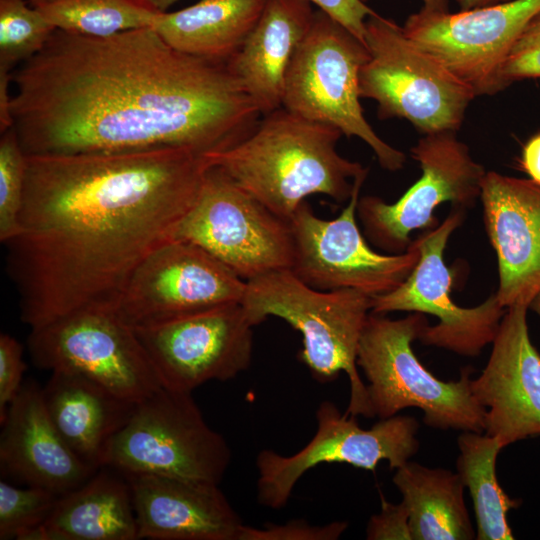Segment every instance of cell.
<instances>
[{"instance_id":"3957f363","label":"cell","mask_w":540,"mask_h":540,"mask_svg":"<svg viewBox=\"0 0 540 540\" xmlns=\"http://www.w3.org/2000/svg\"><path fill=\"white\" fill-rule=\"evenodd\" d=\"M337 128L283 107L262 115L254 130L229 149L206 154L237 185L289 221L309 196L349 200L355 178L368 170L341 156Z\"/></svg>"},{"instance_id":"2e32d148","label":"cell","mask_w":540,"mask_h":540,"mask_svg":"<svg viewBox=\"0 0 540 540\" xmlns=\"http://www.w3.org/2000/svg\"><path fill=\"white\" fill-rule=\"evenodd\" d=\"M246 281L198 245L172 239L136 268L114 311L132 329L241 302Z\"/></svg>"},{"instance_id":"52a82bcc","label":"cell","mask_w":540,"mask_h":540,"mask_svg":"<svg viewBox=\"0 0 540 540\" xmlns=\"http://www.w3.org/2000/svg\"><path fill=\"white\" fill-rule=\"evenodd\" d=\"M365 29L369 56L359 75L361 98L377 103L379 118L405 119L423 135L457 132L474 92L393 20L375 12Z\"/></svg>"},{"instance_id":"e0dca14e","label":"cell","mask_w":540,"mask_h":540,"mask_svg":"<svg viewBox=\"0 0 540 540\" xmlns=\"http://www.w3.org/2000/svg\"><path fill=\"white\" fill-rule=\"evenodd\" d=\"M253 327L241 302H234L134 331L162 385L192 393L208 381H227L248 369Z\"/></svg>"},{"instance_id":"5b68a950","label":"cell","mask_w":540,"mask_h":540,"mask_svg":"<svg viewBox=\"0 0 540 540\" xmlns=\"http://www.w3.org/2000/svg\"><path fill=\"white\" fill-rule=\"evenodd\" d=\"M428 324L423 313L401 319L370 312L357 349V365L365 374L374 417L385 419L414 407L432 428L483 433L485 409L470 389L472 369L461 370L457 381L445 382L416 357L412 342Z\"/></svg>"},{"instance_id":"cb8c5ba5","label":"cell","mask_w":540,"mask_h":540,"mask_svg":"<svg viewBox=\"0 0 540 540\" xmlns=\"http://www.w3.org/2000/svg\"><path fill=\"white\" fill-rule=\"evenodd\" d=\"M138 526L128 481L107 467L60 496L46 521L26 540H136Z\"/></svg>"},{"instance_id":"f35d334b","label":"cell","mask_w":540,"mask_h":540,"mask_svg":"<svg viewBox=\"0 0 540 540\" xmlns=\"http://www.w3.org/2000/svg\"><path fill=\"white\" fill-rule=\"evenodd\" d=\"M460 10H470L480 7L498 5L512 0H454Z\"/></svg>"},{"instance_id":"7c38bea8","label":"cell","mask_w":540,"mask_h":540,"mask_svg":"<svg viewBox=\"0 0 540 540\" xmlns=\"http://www.w3.org/2000/svg\"><path fill=\"white\" fill-rule=\"evenodd\" d=\"M317 429L312 439L298 452L284 456L270 449L256 457L257 500L260 505L280 509L287 505L299 479L323 463H345L375 471L386 460L397 469L419 449L418 421L406 415L380 419L362 429L356 417L341 414L337 406L322 401L316 410Z\"/></svg>"},{"instance_id":"ffe728a7","label":"cell","mask_w":540,"mask_h":540,"mask_svg":"<svg viewBox=\"0 0 540 540\" xmlns=\"http://www.w3.org/2000/svg\"><path fill=\"white\" fill-rule=\"evenodd\" d=\"M122 475L130 486L139 539L238 540L244 524L219 484Z\"/></svg>"},{"instance_id":"9a60e30c","label":"cell","mask_w":540,"mask_h":540,"mask_svg":"<svg viewBox=\"0 0 540 540\" xmlns=\"http://www.w3.org/2000/svg\"><path fill=\"white\" fill-rule=\"evenodd\" d=\"M539 10L540 0H512L458 12L421 8L407 17L402 29L475 96L493 95L504 90L502 67L522 29Z\"/></svg>"},{"instance_id":"484cf974","label":"cell","mask_w":540,"mask_h":540,"mask_svg":"<svg viewBox=\"0 0 540 540\" xmlns=\"http://www.w3.org/2000/svg\"><path fill=\"white\" fill-rule=\"evenodd\" d=\"M392 480L408 511L412 540L476 538L458 473L409 460L396 469Z\"/></svg>"},{"instance_id":"277c9868","label":"cell","mask_w":540,"mask_h":540,"mask_svg":"<svg viewBox=\"0 0 540 540\" xmlns=\"http://www.w3.org/2000/svg\"><path fill=\"white\" fill-rule=\"evenodd\" d=\"M253 326L268 317L286 321L302 335L299 360L327 383L344 372L350 385L345 413L374 417L357 365L359 340L371 312V296L354 289L318 290L283 269L246 281L241 301Z\"/></svg>"},{"instance_id":"d4e9b609","label":"cell","mask_w":540,"mask_h":540,"mask_svg":"<svg viewBox=\"0 0 540 540\" xmlns=\"http://www.w3.org/2000/svg\"><path fill=\"white\" fill-rule=\"evenodd\" d=\"M267 0H200L160 12L152 28L183 53L228 63L259 20Z\"/></svg>"},{"instance_id":"ab89813d","label":"cell","mask_w":540,"mask_h":540,"mask_svg":"<svg viewBox=\"0 0 540 540\" xmlns=\"http://www.w3.org/2000/svg\"><path fill=\"white\" fill-rule=\"evenodd\" d=\"M364 2L370 0H363ZM423 3L422 8L431 11H447L449 0H421Z\"/></svg>"},{"instance_id":"8992f818","label":"cell","mask_w":540,"mask_h":540,"mask_svg":"<svg viewBox=\"0 0 540 540\" xmlns=\"http://www.w3.org/2000/svg\"><path fill=\"white\" fill-rule=\"evenodd\" d=\"M368 56L365 43L323 11H315L288 67L281 107L361 139L380 166L394 172L406 156L375 132L360 103L359 75Z\"/></svg>"},{"instance_id":"5bb4252c","label":"cell","mask_w":540,"mask_h":540,"mask_svg":"<svg viewBox=\"0 0 540 540\" xmlns=\"http://www.w3.org/2000/svg\"><path fill=\"white\" fill-rule=\"evenodd\" d=\"M465 209L453 207L445 220L416 238L420 259L394 290L371 297V312H419L438 318L422 329L418 340L463 356H477L493 342L506 308L491 294L481 304L464 308L450 297L452 275L443 254L451 234L462 224Z\"/></svg>"},{"instance_id":"7a4b0ae2","label":"cell","mask_w":540,"mask_h":540,"mask_svg":"<svg viewBox=\"0 0 540 540\" xmlns=\"http://www.w3.org/2000/svg\"><path fill=\"white\" fill-rule=\"evenodd\" d=\"M210 166L185 148L27 155L19 232L4 244L21 321L33 329L115 311L140 263L173 239Z\"/></svg>"},{"instance_id":"60d3db41","label":"cell","mask_w":540,"mask_h":540,"mask_svg":"<svg viewBox=\"0 0 540 540\" xmlns=\"http://www.w3.org/2000/svg\"><path fill=\"white\" fill-rule=\"evenodd\" d=\"M158 11L166 12L178 0H148Z\"/></svg>"},{"instance_id":"6da1fadb","label":"cell","mask_w":540,"mask_h":540,"mask_svg":"<svg viewBox=\"0 0 540 540\" xmlns=\"http://www.w3.org/2000/svg\"><path fill=\"white\" fill-rule=\"evenodd\" d=\"M27 155L231 148L262 117L227 63L178 51L152 27L97 38L56 29L12 72Z\"/></svg>"},{"instance_id":"4dcf8cb0","label":"cell","mask_w":540,"mask_h":540,"mask_svg":"<svg viewBox=\"0 0 540 540\" xmlns=\"http://www.w3.org/2000/svg\"><path fill=\"white\" fill-rule=\"evenodd\" d=\"M26 169L27 155L12 126L0 138V241L3 244L19 232Z\"/></svg>"},{"instance_id":"e575fe53","label":"cell","mask_w":540,"mask_h":540,"mask_svg":"<svg viewBox=\"0 0 540 540\" xmlns=\"http://www.w3.org/2000/svg\"><path fill=\"white\" fill-rule=\"evenodd\" d=\"M368 540H412L409 529V514L401 501L388 502L381 495V510L368 521L366 528Z\"/></svg>"},{"instance_id":"7bdbcfd3","label":"cell","mask_w":540,"mask_h":540,"mask_svg":"<svg viewBox=\"0 0 540 540\" xmlns=\"http://www.w3.org/2000/svg\"><path fill=\"white\" fill-rule=\"evenodd\" d=\"M28 1H32V0H28Z\"/></svg>"},{"instance_id":"836d02e7","label":"cell","mask_w":540,"mask_h":540,"mask_svg":"<svg viewBox=\"0 0 540 540\" xmlns=\"http://www.w3.org/2000/svg\"><path fill=\"white\" fill-rule=\"evenodd\" d=\"M26 364L23 360V346L11 335H0V423H2L11 402L18 395L23 382Z\"/></svg>"},{"instance_id":"f1b7e54d","label":"cell","mask_w":540,"mask_h":540,"mask_svg":"<svg viewBox=\"0 0 540 540\" xmlns=\"http://www.w3.org/2000/svg\"><path fill=\"white\" fill-rule=\"evenodd\" d=\"M56 28L28 0H0V72L40 52Z\"/></svg>"},{"instance_id":"7402d4cb","label":"cell","mask_w":540,"mask_h":540,"mask_svg":"<svg viewBox=\"0 0 540 540\" xmlns=\"http://www.w3.org/2000/svg\"><path fill=\"white\" fill-rule=\"evenodd\" d=\"M42 397L50 420L66 444L95 470L105 467L112 439L138 403L66 370L51 371L42 387Z\"/></svg>"},{"instance_id":"9c48e42d","label":"cell","mask_w":540,"mask_h":540,"mask_svg":"<svg viewBox=\"0 0 540 540\" xmlns=\"http://www.w3.org/2000/svg\"><path fill=\"white\" fill-rule=\"evenodd\" d=\"M173 239L198 245L245 281L292 263L289 221L213 165Z\"/></svg>"},{"instance_id":"d6a6232c","label":"cell","mask_w":540,"mask_h":540,"mask_svg":"<svg viewBox=\"0 0 540 540\" xmlns=\"http://www.w3.org/2000/svg\"><path fill=\"white\" fill-rule=\"evenodd\" d=\"M347 529V523L334 521L313 525L305 520L284 524L266 523L263 527L243 525L238 540H336Z\"/></svg>"},{"instance_id":"ac0fdd59","label":"cell","mask_w":540,"mask_h":540,"mask_svg":"<svg viewBox=\"0 0 540 540\" xmlns=\"http://www.w3.org/2000/svg\"><path fill=\"white\" fill-rule=\"evenodd\" d=\"M526 305L506 308L489 360L470 389L485 409V434L502 448L540 435V354L527 325Z\"/></svg>"},{"instance_id":"8fae6325","label":"cell","mask_w":540,"mask_h":540,"mask_svg":"<svg viewBox=\"0 0 540 540\" xmlns=\"http://www.w3.org/2000/svg\"><path fill=\"white\" fill-rule=\"evenodd\" d=\"M33 364L79 373L112 393L140 402L163 385L134 329L114 311H82L30 329Z\"/></svg>"},{"instance_id":"74e56055","label":"cell","mask_w":540,"mask_h":540,"mask_svg":"<svg viewBox=\"0 0 540 540\" xmlns=\"http://www.w3.org/2000/svg\"><path fill=\"white\" fill-rule=\"evenodd\" d=\"M12 73L0 72V132L3 133L13 126L11 117Z\"/></svg>"},{"instance_id":"8d00e7d4","label":"cell","mask_w":540,"mask_h":540,"mask_svg":"<svg viewBox=\"0 0 540 540\" xmlns=\"http://www.w3.org/2000/svg\"><path fill=\"white\" fill-rule=\"evenodd\" d=\"M520 166L530 180L540 185V132L529 138L523 146Z\"/></svg>"},{"instance_id":"d6986e66","label":"cell","mask_w":540,"mask_h":540,"mask_svg":"<svg viewBox=\"0 0 540 540\" xmlns=\"http://www.w3.org/2000/svg\"><path fill=\"white\" fill-rule=\"evenodd\" d=\"M480 200L498 263L496 297L504 308L529 307L540 292V185L489 171Z\"/></svg>"},{"instance_id":"4fadbf2b","label":"cell","mask_w":540,"mask_h":540,"mask_svg":"<svg viewBox=\"0 0 540 540\" xmlns=\"http://www.w3.org/2000/svg\"><path fill=\"white\" fill-rule=\"evenodd\" d=\"M411 156L419 163L422 175L396 202L389 204L368 195L357 203L364 235L389 254L405 252L413 241L412 231L434 228V210L440 204L472 207L480 198L486 174L455 131L425 134L411 148Z\"/></svg>"},{"instance_id":"4316f807","label":"cell","mask_w":540,"mask_h":540,"mask_svg":"<svg viewBox=\"0 0 540 540\" xmlns=\"http://www.w3.org/2000/svg\"><path fill=\"white\" fill-rule=\"evenodd\" d=\"M457 473L469 489L476 517L477 540H512L507 513L521 501L511 498L499 485L496 460L503 449L496 437L463 431L457 439Z\"/></svg>"},{"instance_id":"83f0119b","label":"cell","mask_w":540,"mask_h":540,"mask_svg":"<svg viewBox=\"0 0 540 540\" xmlns=\"http://www.w3.org/2000/svg\"><path fill=\"white\" fill-rule=\"evenodd\" d=\"M56 29L105 38L152 27L160 13L148 0H32Z\"/></svg>"},{"instance_id":"d590c367","label":"cell","mask_w":540,"mask_h":540,"mask_svg":"<svg viewBox=\"0 0 540 540\" xmlns=\"http://www.w3.org/2000/svg\"><path fill=\"white\" fill-rule=\"evenodd\" d=\"M365 43V23L375 11L363 0H306Z\"/></svg>"},{"instance_id":"30bf717a","label":"cell","mask_w":540,"mask_h":540,"mask_svg":"<svg viewBox=\"0 0 540 540\" xmlns=\"http://www.w3.org/2000/svg\"><path fill=\"white\" fill-rule=\"evenodd\" d=\"M367 175L368 170L355 178L348 204L336 218L318 217L305 200L289 219L293 243L290 270L310 287L382 295L397 288L419 261L416 239L400 254H381L367 244L356 213Z\"/></svg>"},{"instance_id":"b9f144b4","label":"cell","mask_w":540,"mask_h":540,"mask_svg":"<svg viewBox=\"0 0 540 540\" xmlns=\"http://www.w3.org/2000/svg\"><path fill=\"white\" fill-rule=\"evenodd\" d=\"M529 308L540 317V292L533 298Z\"/></svg>"},{"instance_id":"ba28073f","label":"cell","mask_w":540,"mask_h":540,"mask_svg":"<svg viewBox=\"0 0 540 540\" xmlns=\"http://www.w3.org/2000/svg\"><path fill=\"white\" fill-rule=\"evenodd\" d=\"M231 457L225 438L207 424L192 393L162 386L137 403L112 439L105 467L220 484Z\"/></svg>"},{"instance_id":"603a6c76","label":"cell","mask_w":540,"mask_h":540,"mask_svg":"<svg viewBox=\"0 0 540 540\" xmlns=\"http://www.w3.org/2000/svg\"><path fill=\"white\" fill-rule=\"evenodd\" d=\"M314 13L306 0H267L256 25L228 61L262 115L282 106L288 67Z\"/></svg>"},{"instance_id":"44dd1931","label":"cell","mask_w":540,"mask_h":540,"mask_svg":"<svg viewBox=\"0 0 540 540\" xmlns=\"http://www.w3.org/2000/svg\"><path fill=\"white\" fill-rule=\"evenodd\" d=\"M1 425V470L22 484L60 497L98 471L66 444L49 418L42 387L35 381L23 382Z\"/></svg>"},{"instance_id":"f546056e","label":"cell","mask_w":540,"mask_h":540,"mask_svg":"<svg viewBox=\"0 0 540 540\" xmlns=\"http://www.w3.org/2000/svg\"><path fill=\"white\" fill-rule=\"evenodd\" d=\"M58 498L43 488H18L1 480L0 540H26L46 521Z\"/></svg>"},{"instance_id":"1f68e13d","label":"cell","mask_w":540,"mask_h":540,"mask_svg":"<svg viewBox=\"0 0 540 540\" xmlns=\"http://www.w3.org/2000/svg\"><path fill=\"white\" fill-rule=\"evenodd\" d=\"M540 78V10L522 29L501 70L505 88L515 82Z\"/></svg>"}]
</instances>
